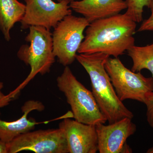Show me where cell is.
I'll list each match as a JSON object with an SVG mask.
<instances>
[{"mask_svg": "<svg viewBox=\"0 0 153 153\" xmlns=\"http://www.w3.org/2000/svg\"><path fill=\"white\" fill-rule=\"evenodd\" d=\"M136 27V23L126 13L91 22L85 29L77 52L102 53L118 57L134 45Z\"/></svg>", "mask_w": 153, "mask_h": 153, "instance_id": "cell-1", "label": "cell"}, {"mask_svg": "<svg viewBox=\"0 0 153 153\" xmlns=\"http://www.w3.org/2000/svg\"><path fill=\"white\" fill-rule=\"evenodd\" d=\"M146 152L148 153H153V147L149 149Z\"/></svg>", "mask_w": 153, "mask_h": 153, "instance_id": "cell-21", "label": "cell"}, {"mask_svg": "<svg viewBox=\"0 0 153 153\" xmlns=\"http://www.w3.org/2000/svg\"><path fill=\"white\" fill-rule=\"evenodd\" d=\"M25 10V4L18 0H0V30L6 41L10 40V31L22 21Z\"/></svg>", "mask_w": 153, "mask_h": 153, "instance_id": "cell-13", "label": "cell"}, {"mask_svg": "<svg viewBox=\"0 0 153 153\" xmlns=\"http://www.w3.org/2000/svg\"><path fill=\"white\" fill-rule=\"evenodd\" d=\"M149 8L150 9L151 11V16H153V0H151Z\"/></svg>", "mask_w": 153, "mask_h": 153, "instance_id": "cell-20", "label": "cell"}, {"mask_svg": "<svg viewBox=\"0 0 153 153\" xmlns=\"http://www.w3.org/2000/svg\"><path fill=\"white\" fill-rule=\"evenodd\" d=\"M0 153H8L7 143L0 139Z\"/></svg>", "mask_w": 153, "mask_h": 153, "instance_id": "cell-19", "label": "cell"}, {"mask_svg": "<svg viewBox=\"0 0 153 153\" xmlns=\"http://www.w3.org/2000/svg\"><path fill=\"white\" fill-rule=\"evenodd\" d=\"M138 32L153 31V16H151L145 20L139 28Z\"/></svg>", "mask_w": 153, "mask_h": 153, "instance_id": "cell-18", "label": "cell"}, {"mask_svg": "<svg viewBox=\"0 0 153 153\" xmlns=\"http://www.w3.org/2000/svg\"><path fill=\"white\" fill-rule=\"evenodd\" d=\"M25 40L29 44L20 47L17 56L30 66L31 70L25 80L14 90L16 95L35 78L36 75L49 73L55 62L53 53L52 33L50 30L39 26H31Z\"/></svg>", "mask_w": 153, "mask_h": 153, "instance_id": "cell-3", "label": "cell"}, {"mask_svg": "<svg viewBox=\"0 0 153 153\" xmlns=\"http://www.w3.org/2000/svg\"><path fill=\"white\" fill-rule=\"evenodd\" d=\"M69 6L90 23L117 15L127 8L125 0H74Z\"/></svg>", "mask_w": 153, "mask_h": 153, "instance_id": "cell-11", "label": "cell"}, {"mask_svg": "<svg viewBox=\"0 0 153 153\" xmlns=\"http://www.w3.org/2000/svg\"><path fill=\"white\" fill-rule=\"evenodd\" d=\"M59 128L65 134L68 153L97 152L98 138L95 126L65 119L59 124Z\"/></svg>", "mask_w": 153, "mask_h": 153, "instance_id": "cell-10", "label": "cell"}, {"mask_svg": "<svg viewBox=\"0 0 153 153\" xmlns=\"http://www.w3.org/2000/svg\"><path fill=\"white\" fill-rule=\"evenodd\" d=\"M26 10L21 21L22 27L39 26L50 30L66 16L72 14L68 1L55 2L53 0H25Z\"/></svg>", "mask_w": 153, "mask_h": 153, "instance_id": "cell-8", "label": "cell"}, {"mask_svg": "<svg viewBox=\"0 0 153 153\" xmlns=\"http://www.w3.org/2000/svg\"><path fill=\"white\" fill-rule=\"evenodd\" d=\"M8 153H68L65 134L60 128L39 130L22 134L7 143Z\"/></svg>", "mask_w": 153, "mask_h": 153, "instance_id": "cell-7", "label": "cell"}, {"mask_svg": "<svg viewBox=\"0 0 153 153\" xmlns=\"http://www.w3.org/2000/svg\"><path fill=\"white\" fill-rule=\"evenodd\" d=\"M57 1L58 2H61L63 1H68L70 3L72 1H74V0H57Z\"/></svg>", "mask_w": 153, "mask_h": 153, "instance_id": "cell-22", "label": "cell"}, {"mask_svg": "<svg viewBox=\"0 0 153 153\" xmlns=\"http://www.w3.org/2000/svg\"><path fill=\"white\" fill-rule=\"evenodd\" d=\"M100 153H132L126 140L135 133L137 126L132 119L125 118L114 123L95 126Z\"/></svg>", "mask_w": 153, "mask_h": 153, "instance_id": "cell-9", "label": "cell"}, {"mask_svg": "<svg viewBox=\"0 0 153 153\" xmlns=\"http://www.w3.org/2000/svg\"><path fill=\"white\" fill-rule=\"evenodd\" d=\"M90 23L84 17L72 14L58 23L52 33L53 53L63 66L71 65L76 60V52L84 39V31Z\"/></svg>", "mask_w": 153, "mask_h": 153, "instance_id": "cell-5", "label": "cell"}, {"mask_svg": "<svg viewBox=\"0 0 153 153\" xmlns=\"http://www.w3.org/2000/svg\"><path fill=\"white\" fill-rule=\"evenodd\" d=\"M44 105L38 100L26 101L22 106L23 114L19 119L12 122H7L0 119V139L7 143L10 142L22 134L31 131L38 123L32 119H28V116L33 111H43Z\"/></svg>", "mask_w": 153, "mask_h": 153, "instance_id": "cell-12", "label": "cell"}, {"mask_svg": "<svg viewBox=\"0 0 153 153\" xmlns=\"http://www.w3.org/2000/svg\"><path fill=\"white\" fill-rule=\"evenodd\" d=\"M56 81L57 87L71 107L75 120L94 126L106 122L92 92L77 80L68 66H65Z\"/></svg>", "mask_w": 153, "mask_h": 153, "instance_id": "cell-4", "label": "cell"}, {"mask_svg": "<svg viewBox=\"0 0 153 153\" xmlns=\"http://www.w3.org/2000/svg\"><path fill=\"white\" fill-rule=\"evenodd\" d=\"M105 67L121 101L131 99L143 103L145 94L153 91L152 77H146L140 71L129 70L118 57H109Z\"/></svg>", "mask_w": 153, "mask_h": 153, "instance_id": "cell-6", "label": "cell"}, {"mask_svg": "<svg viewBox=\"0 0 153 153\" xmlns=\"http://www.w3.org/2000/svg\"><path fill=\"white\" fill-rule=\"evenodd\" d=\"M3 87L4 83L0 81V108L8 105L10 102L16 97L12 92L7 95H5L1 91Z\"/></svg>", "mask_w": 153, "mask_h": 153, "instance_id": "cell-17", "label": "cell"}, {"mask_svg": "<svg viewBox=\"0 0 153 153\" xmlns=\"http://www.w3.org/2000/svg\"><path fill=\"white\" fill-rule=\"evenodd\" d=\"M127 6L125 13L136 23L143 21L144 8H149L151 0H125Z\"/></svg>", "mask_w": 153, "mask_h": 153, "instance_id": "cell-15", "label": "cell"}, {"mask_svg": "<svg viewBox=\"0 0 153 153\" xmlns=\"http://www.w3.org/2000/svg\"><path fill=\"white\" fill-rule=\"evenodd\" d=\"M109 55L102 53L76 55V60L90 77L91 88L100 111L109 124L125 118L132 119L133 113L128 109L116 93L105 65Z\"/></svg>", "mask_w": 153, "mask_h": 153, "instance_id": "cell-2", "label": "cell"}, {"mask_svg": "<svg viewBox=\"0 0 153 153\" xmlns=\"http://www.w3.org/2000/svg\"><path fill=\"white\" fill-rule=\"evenodd\" d=\"M143 103L147 108V120L149 126L153 128V91L148 92L145 94Z\"/></svg>", "mask_w": 153, "mask_h": 153, "instance_id": "cell-16", "label": "cell"}, {"mask_svg": "<svg viewBox=\"0 0 153 153\" xmlns=\"http://www.w3.org/2000/svg\"><path fill=\"white\" fill-rule=\"evenodd\" d=\"M127 52L133 61L131 71L139 72L143 69H148L153 78V43L143 47L134 45Z\"/></svg>", "mask_w": 153, "mask_h": 153, "instance_id": "cell-14", "label": "cell"}]
</instances>
